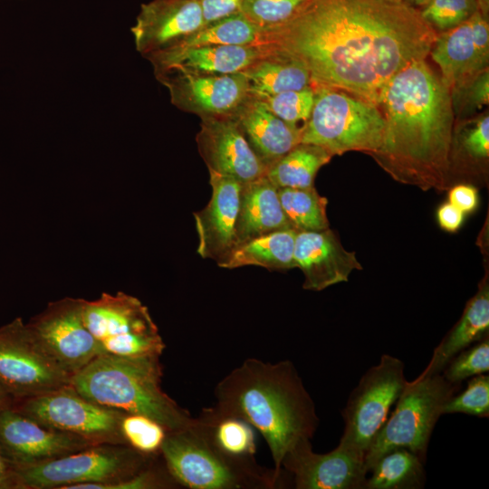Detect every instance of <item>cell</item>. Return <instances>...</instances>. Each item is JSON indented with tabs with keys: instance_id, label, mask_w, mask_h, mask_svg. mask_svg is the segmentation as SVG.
I'll list each match as a JSON object with an SVG mask.
<instances>
[{
	"instance_id": "cell-1",
	"label": "cell",
	"mask_w": 489,
	"mask_h": 489,
	"mask_svg": "<svg viewBox=\"0 0 489 489\" xmlns=\"http://www.w3.org/2000/svg\"><path fill=\"white\" fill-rule=\"evenodd\" d=\"M437 36L403 0H305L288 20L260 31L258 44L302 64L313 88L378 105L391 78L426 60Z\"/></svg>"
},
{
	"instance_id": "cell-2",
	"label": "cell",
	"mask_w": 489,
	"mask_h": 489,
	"mask_svg": "<svg viewBox=\"0 0 489 489\" xmlns=\"http://www.w3.org/2000/svg\"><path fill=\"white\" fill-rule=\"evenodd\" d=\"M378 106L385 130L381 146L370 156L400 183L445 189L455 113L442 79L426 60L413 62L388 82Z\"/></svg>"
},
{
	"instance_id": "cell-3",
	"label": "cell",
	"mask_w": 489,
	"mask_h": 489,
	"mask_svg": "<svg viewBox=\"0 0 489 489\" xmlns=\"http://www.w3.org/2000/svg\"><path fill=\"white\" fill-rule=\"evenodd\" d=\"M221 412L240 417L264 437L273 469L298 442L313 437L320 423L312 398L294 364L248 358L233 369L214 390Z\"/></svg>"
},
{
	"instance_id": "cell-4",
	"label": "cell",
	"mask_w": 489,
	"mask_h": 489,
	"mask_svg": "<svg viewBox=\"0 0 489 489\" xmlns=\"http://www.w3.org/2000/svg\"><path fill=\"white\" fill-rule=\"evenodd\" d=\"M159 358L101 354L73 374L69 385L96 404L146 416L168 431L187 427L195 417L162 389Z\"/></svg>"
},
{
	"instance_id": "cell-5",
	"label": "cell",
	"mask_w": 489,
	"mask_h": 489,
	"mask_svg": "<svg viewBox=\"0 0 489 489\" xmlns=\"http://www.w3.org/2000/svg\"><path fill=\"white\" fill-rule=\"evenodd\" d=\"M160 455L175 480L190 489H275L290 478L257 464L233 458L218 450L197 424L168 431Z\"/></svg>"
},
{
	"instance_id": "cell-6",
	"label": "cell",
	"mask_w": 489,
	"mask_h": 489,
	"mask_svg": "<svg viewBox=\"0 0 489 489\" xmlns=\"http://www.w3.org/2000/svg\"><path fill=\"white\" fill-rule=\"evenodd\" d=\"M461 383L448 381L443 374H420L406 381L395 409L372 440L365 455L369 473L375 462L388 451L404 447L424 463L435 426L446 403L456 394Z\"/></svg>"
},
{
	"instance_id": "cell-7",
	"label": "cell",
	"mask_w": 489,
	"mask_h": 489,
	"mask_svg": "<svg viewBox=\"0 0 489 489\" xmlns=\"http://www.w3.org/2000/svg\"><path fill=\"white\" fill-rule=\"evenodd\" d=\"M313 89L314 104L301 143L321 147L332 157L354 150L370 155L379 149L385 120L378 105L338 89Z\"/></svg>"
},
{
	"instance_id": "cell-8",
	"label": "cell",
	"mask_w": 489,
	"mask_h": 489,
	"mask_svg": "<svg viewBox=\"0 0 489 489\" xmlns=\"http://www.w3.org/2000/svg\"><path fill=\"white\" fill-rule=\"evenodd\" d=\"M155 457L127 445L97 444L55 459L15 468L20 489H70L77 484L129 478Z\"/></svg>"
},
{
	"instance_id": "cell-9",
	"label": "cell",
	"mask_w": 489,
	"mask_h": 489,
	"mask_svg": "<svg viewBox=\"0 0 489 489\" xmlns=\"http://www.w3.org/2000/svg\"><path fill=\"white\" fill-rule=\"evenodd\" d=\"M404 371V362L389 354H382L379 363L367 369L341 410L344 429L337 446L365 460L405 386Z\"/></svg>"
},
{
	"instance_id": "cell-10",
	"label": "cell",
	"mask_w": 489,
	"mask_h": 489,
	"mask_svg": "<svg viewBox=\"0 0 489 489\" xmlns=\"http://www.w3.org/2000/svg\"><path fill=\"white\" fill-rule=\"evenodd\" d=\"M83 315L103 354L160 357L166 348L149 309L132 295L103 292L84 300Z\"/></svg>"
},
{
	"instance_id": "cell-11",
	"label": "cell",
	"mask_w": 489,
	"mask_h": 489,
	"mask_svg": "<svg viewBox=\"0 0 489 489\" xmlns=\"http://www.w3.org/2000/svg\"><path fill=\"white\" fill-rule=\"evenodd\" d=\"M71 377L20 317L0 327V390L11 402L65 387Z\"/></svg>"
},
{
	"instance_id": "cell-12",
	"label": "cell",
	"mask_w": 489,
	"mask_h": 489,
	"mask_svg": "<svg viewBox=\"0 0 489 489\" xmlns=\"http://www.w3.org/2000/svg\"><path fill=\"white\" fill-rule=\"evenodd\" d=\"M11 405L49 428L81 436L93 444L126 445L121 432L126 413L96 404L70 385L13 401Z\"/></svg>"
},
{
	"instance_id": "cell-13",
	"label": "cell",
	"mask_w": 489,
	"mask_h": 489,
	"mask_svg": "<svg viewBox=\"0 0 489 489\" xmlns=\"http://www.w3.org/2000/svg\"><path fill=\"white\" fill-rule=\"evenodd\" d=\"M84 300L64 297L51 302L27 325L44 350L71 376L103 354L86 326Z\"/></svg>"
},
{
	"instance_id": "cell-14",
	"label": "cell",
	"mask_w": 489,
	"mask_h": 489,
	"mask_svg": "<svg viewBox=\"0 0 489 489\" xmlns=\"http://www.w3.org/2000/svg\"><path fill=\"white\" fill-rule=\"evenodd\" d=\"M177 109L200 119L234 114L250 96L243 72L206 74L180 69L154 72Z\"/></svg>"
},
{
	"instance_id": "cell-15",
	"label": "cell",
	"mask_w": 489,
	"mask_h": 489,
	"mask_svg": "<svg viewBox=\"0 0 489 489\" xmlns=\"http://www.w3.org/2000/svg\"><path fill=\"white\" fill-rule=\"evenodd\" d=\"M92 445L97 444L42 425L11 403L0 407V448L15 466L55 459Z\"/></svg>"
},
{
	"instance_id": "cell-16",
	"label": "cell",
	"mask_w": 489,
	"mask_h": 489,
	"mask_svg": "<svg viewBox=\"0 0 489 489\" xmlns=\"http://www.w3.org/2000/svg\"><path fill=\"white\" fill-rule=\"evenodd\" d=\"M196 140L208 170L242 184L266 175V166L251 148L234 114L201 118Z\"/></svg>"
},
{
	"instance_id": "cell-17",
	"label": "cell",
	"mask_w": 489,
	"mask_h": 489,
	"mask_svg": "<svg viewBox=\"0 0 489 489\" xmlns=\"http://www.w3.org/2000/svg\"><path fill=\"white\" fill-rule=\"evenodd\" d=\"M282 468L296 489H365L368 476L364 460L339 446L328 453H315L311 439L291 448Z\"/></svg>"
},
{
	"instance_id": "cell-18",
	"label": "cell",
	"mask_w": 489,
	"mask_h": 489,
	"mask_svg": "<svg viewBox=\"0 0 489 489\" xmlns=\"http://www.w3.org/2000/svg\"><path fill=\"white\" fill-rule=\"evenodd\" d=\"M208 172L211 198L203 209L194 213L198 236L197 252L217 264L235 245V224L243 184L232 177Z\"/></svg>"
},
{
	"instance_id": "cell-19",
	"label": "cell",
	"mask_w": 489,
	"mask_h": 489,
	"mask_svg": "<svg viewBox=\"0 0 489 489\" xmlns=\"http://www.w3.org/2000/svg\"><path fill=\"white\" fill-rule=\"evenodd\" d=\"M204 24L198 0H152L141 5L131 33L136 49L147 57L177 44Z\"/></svg>"
},
{
	"instance_id": "cell-20",
	"label": "cell",
	"mask_w": 489,
	"mask_h": 489,
	"mask_svg": "<svg viewBox=\"0 0 489 489\" xmlns=\"http://www.w3.org/2000/svg\"><path fill=\"white\" fill-rule=\"evenodd\" d=\"M294 262L303 273V289L317 292L348 282L354 270H362L356 254L347 251L330 228L297 232Z\"/></svg>"
},
{
	"instance_id": "cell-21",
	"label": "cell",
	"mask_w": 489,
	"mask_h": 489,
	"mask_svg": "<svg viewBox=\"0 0 489 489\" xmlns=\"http://www.w3.org/2000/svg\"><path fill=\"white\" fill-rule=\"evenodd\" d=\"M263 45H202L169 48L146 58L154 72L180 69L206 74L243 72L263 53Z\"/></svg>"
},
{
	"instance_id": "cell-22",
	"label": "cell",
	"mask_w": 489,
	"mask_h": 489,
	"mask_svg": "<svg viewBox=\"0 0 489 489\" xmlns=\"http://www.w3.org/2000/svg\"><path fill=\"white\" fill-rule=\"evenodd\" d=\"M234 115L251 148L267 168L301 143L302 127L281 120L251 94Z\"/></svg>"
},
{
	"instance_id": "cell-23",
	"label": "cell",
	"mask_w": 489,
	"mask_h": 489,
	"mask_svg": "<svg viewBox=\"0 0 489 489\" xmlns=\"http://www.w3.org/2000/svg\"><path fill=\"white\" fill-rule=\"evenodd\" d=\"M288 228L292 229L283 213L278 188L266 176L243 184L235 224V245Z\"/></svg>"
},
{
	"instance_id": "cell-24",
	"label": "cell",
	"mask_w": 489,
	"mask_h": 489,
	"mask_svg": "<svg viewBox=\"0 0 489 489\" xmlns=\"http://www.w3.org/2000/svg\"><path fill=\"white\" fill-rule=\"evenodd\" d=\"M450 92L487 68L488 57L477 48L470 17L457 26L437 34L430 51Z\"/></svg>"
},
{
	"instance_id": "cell-25",
	"label": "cell",
	"mask_w": 489,
	"mask_h": 489,
	"mask_svg": "<svg viewBox=\"0 0 489 489\" xmlns=\"http://www.w3.org/2000/svg\"><path fill=\"white\" fill-rule=\"evenodd\" d=\"M488 331L489 287L487 282H483L466 303L459 321L434 349L428 364L420 374L440 373L456 354L488 336Z\"/></svg>"
},
{
	"instance_id": "cell-26",
	"label": "cell",
	"mask_w": 489,
	"mask_h": 489,
	"mask_svg": "<svg viewBox=\"0 0 489 489\" xmlns=\"http://www.w3.org/2000/svg\"><path fill=\"white\" fill-rule=\"evenodd\" d=\"M261 45V55L243 72L251 95L260 98L312 85L310 74L302 64L277 50Z\"/></svg>"
},
{
	"instance_id": "cell-27",
	"label": "cell",
	"mask_w": 489,
	"mask_h": 489,
	"mask_svg": "<svg viewBox=\"0 0 489 489\" xmlns=\"http://www.w3.org/2000/svg\"><path fill=\"white\" fill-rule=\"evenodd\" d=\"M296 235L297 231L288 228L252 238L235 245L217 265L226 269L255 265L269 271L295 268Z\"/></svg>"
},
{
	"instance_id": "cell-28",
	"label": "cell",
	"mask_w": 489,
	"mask_h": 489,
	"mask_svg": "<svg viewBox=\"0 0 489 489\" xmlns=\"http://www.w3.org/2000/svg\"><path fill=\"white\" fill-rule=\"evenodd\" d=\"M209 441L226 455L237 459H255V429L244 419L225 414L215 406L202 409L195 417Z\"/></svg>"
},
{
	"instance_id": "cell-29",
	"label": "cell",
	"mask_w": 489,
	"mask_h": 489,
	"mask_svg": "<svg viewBox=\"0 0 489 489\" xmlns=\"http://www.w3.org/2000/svg\"><path fill=\"white\" fill-rule=\"evenodd\" d=\"M425 464L412 451L398 447L381 455L369 469L365 489H420L426 483Z\"/></svg>"
},
{
	"instance_id": "cell-30",
	"label": "cell",
	"mask_w": 489,
	"mask_h": 489,
	"mask_svg": "<svg viewBox=\"0 0 489 489\" xmlns=\"http://www.w3.org/2000/svg\"><path fill=\"white\" fill-rule=\"evenodd\" d=\"M331 158L321 147L299 143L271 165L265 176L277 188L312 187L317 172Z\"/></svg>"
},
{
	"instance_id": "cell-31",
	"label": "cell",
	"mask_w": 489,
	"mask_h": 489,
	"mask_svg": "<svg viewBox=\"0 0 489 489\" xmlns=\"http://www.w3.org/2000/svg\"><path fill=\"white\" fill-rule=\"evenodd\" d=\"M260 31L238 12L205 24L169 48L202 45H255L259 43Z\"/></svg>"
},
{
	"instance_id": "cell-32",
	"label": "cell",
	"mask_w": 489,
	"mask_h": 489,
	"mask_svg": "<svg viewBox=\"0 0 489 489\" xmlns=\"http://www.w3.org/2000/svg\"><path fill=\"white\" fill-rule=\"evenodd\" d=\"M283 213L297 232L321 231L329 228L326 197L314 187L307 188H278Z\"/></svg>"
},
{
	"instance_id": "cell-33",
	"label": "cell",
	"mask_w": 489,
	"mask_h": 489,
	"mask_svg": "<svg viewBox=\"0 0 489 489\" xmlns=\"http://www.w3.org/2000/svg\"><path fill=\"white\" fill-rule=\"evenodd\" d=\"M121 432L127 446L145 455L158 456L168 430L146 416L126 413Z\"/></svg>"
},
{
	"instance_id": "cell-34",
	"label": "cell",
	"mask_w": 489,
	"mask_h": 489,
	"mask_svg": "<svg viewBox=\"0 0 489 489\" xmlns=\"http://www.w3.org/2000/svg\"><path fill=\"white\" fill-rule=\"evenodd\" d=\"M258 99L278 118L300 127L298 124L303 122L304 125L312 113L315 91L311 85L302 90L287 91Z\"/></svg>"
},
{
	"instance_id": "cell-35",
	"label": "cell",
	"mask_w": 489,
	"mask_h": 489,
	"mask_svg": "<svg viewBox=\"0 0 489 489\" xmlns=\"http://www.w3.org/2000/svg\"><path fill=\"white\" fill-rule=\"evenodd\" d=\"M159 455L135 475L116 482L82 484L70 489H162L181 487L168 472L163 458Z\"/></svg>"
},
{
	"instance_id": "cell-36",
	"label": "cell",
	"mask_w": 489,
	"mask_h": 489,
	"mask_svg": "<svg viewBox=\"0 0 489 489\" xmlns=\"http://www.w3.org/2000/svg\"><path fill=\"white\" fill-rule=\"evenodd\" d=\"M488 371L489 338L486 336L452 358L441 373L452 383H462L465 379Z\"/></svg>"
},
{
	"instance_id": "cell-37",
	"label": "cell",
	"mask_w": 489,
	"mask_h": 489,
	"mask_svg": "<svg viewBox=\"0 0 489 489\" xmlns=\"http://www.w3.org/2000/svg\"><path fill=\"white\" fill-rule=\"evenodd\" d=\"M466 414L478 417H489V376L480 374L467 381L462 392L455 394L444 406V414Z\"/></svg>"
},
{
	"instance_id": "cell-38",
	"label": "cell",
	"mask_w": 489,
	"mask_h": 489,
	"mask_svg": "<svg viewBox=\"0 0 489 489\" xmlns=\"http://www.w3.org/2000/svg\"><path fill=\"white\" fill-rule=\"evenodd\" d=\"M305 0H240V13L260 30L294 14Z\"/></svg>"
},
{
	"instance_id": "cell-39",
	"label": "cell",
	"mask_w": 489,
	"mask_h": 489,
	"mask_svg": "<svg viewBox=\"0 0 489 489\" xmlns=\"http://www.w3.org/2000/svg\"><path fill=\"white\" fill-rule=\"evenodd\" d=\"M476 9V0H430L420 13L434 28L448 30L467 20Z\"/></svg>"
},
{
	"instance_id": "cell-40",
	"label": "cell",
	"mask_w": 489,
	"mask_h": 489,
	"mask_svg": "<svg viewBox=\"0 0 489 489\" xmlns=\"http://www.w3.org/2000/svg\"><path fill=\"white\" fill-rule=\"evenodd\" d=\"M454 113L480 110L489 101V73L484 69L461 87L451 91Z\"/></svg>"
},
{
	"instance_id": "cell-41",
	"label": "cell",
	"mask_w": 489,
	"mask_h": 489,
	"mask_svg": "<svg viewBox=\"0 0 489 489\" xmlns=\"http://www.w3.org/2000/svg\"><path fill=\"white\" fill-rule=\"evenodd\" d=\"M464 149L473 158H486L489 156V117L484 115L463 134Z\"/></svg>"
},
{
	"instance_id": "cell-42",
	"label": "cell",
	"mask_w": 489,
	"mask_h": 489,
	"mask_svg": "<svg viewBox=\"0 0 489 489\" xmlns=\"http://www.w3.org/2000/svg\"><path fill=\"white\" fill-rule=\"evenodd\" d=\"M198 2L205 24L240 12V0H198Z\"/></svg>"
},
{
	"instance_id": "cell-43",
	"label": "cell",
	"mask_w": 489,
	"mask_h": 489,
	"mask_svg": "<svg viewBox=\"0 0 489 489\" xmlns=\"http://www.w3.org/2000/svg\"><path fill=\"white\" fill-rule=\"evenodd\" d=\"M448 201L459 208L464 214L471 213L478 205L477 190L470 185H456L450 189Z\"/></svg>"
},
{
	"instance_id": "cell-44",
	"label": "cell",
	"mask_w": 489,
	"mask_h": 489,
	"mask_svg": "<svg viewBox=\"0 0 489 489\" xmlns=\"http://www.w3.org/2000/svg\"><path fill=\"white\" fill-rule=\"evenodd\" d=\"M436 217L441 228L447 232H455L462 225L465 214L453 204L447 202L439 206Z\"/></svg>"
},
{
	"instance_id": "cell-45",
	"label": "cell",
	"mask_w": 489,
	"mask_h": 489,
	"mask_svg": "<svg viewBox=\"0 0 489 489\" xmlns=\"http://www.w3.org/2000/svg\"><path fill=\"white\" fill-rule=\"evenodd\" d=\"M0 489H20L15 465L0 448Z\"/></svg>"
},
{
	"instance_id": "cell-46",
	"label": "cell",
	"mask_w": 489,
	"mask_h": 489,
	"mask_svg": "<svg viewBox=\"0 0 489 489\" xmlns=\"http://www.w3.org/2000/svg\"><path fill=\"white\" fill-rule=\"evenodd\" d=\"M403 1L417 8V6L424 7L429 3L430 0H403Z\"/></svg>"
},
{
	"instance_id": "cell-47",
	"label": "cell",
	"mask_w": 489,
	"mask_h": 489,
	"mask_svg": "<svg viewBox=\"0 0 489 489\" xmlns=\"http://www.w3.org/2000/svg\"><path fill=\"white\" fill-rule=\"evenodd\" d=\"M10 403L11 400L0 390V407Z\"/></svg>"
}]
</instances>
